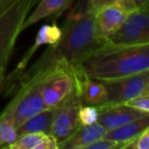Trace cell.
<instances>
[{"instance_id":"obj_1","label":"cell","mask_w":149,"mask_h":149,"mask_svg":"<svg viewBox=\"0 0 149 149\" xmlns=\"http://www.w3.org/2000/svg\"><path fill=\"white\" fill-rule=\"evenodd\" d=\"M60 29L61 36L58 42L49 46L29 70H24L17 80L15 91L22 83L54 62L63 60L78 65L86 56L106 43V40L100 39L95 34L94 13L90 9L89 0H78Z\"/></svg>"},{"instance_id":"obj_2","label":"cell","mask_w":149,"mask_h":149,"mask_svg":"<svg viewBox=\"0 0 149 149\" xmlns=\"http://www.w3.org/2000/svg\"><path fill=\"white\" fill-rule=\"evenodd\" d=\"M78 65L88 77L100 81L149 70V44L125 46L106 42Z\"/></svg>"},{"instance_id":"obj_3","label":"cell","mask_w":149,"mask_h":149,"mask_svg":"<svg viewBox=\"0 0 149 149\" xmlns=\"http://www.w3.org/2000/svg\"><path fill=\"white\" fill-rule=\"evenodd\" d=\"M32 78L37 79L39 83L40 93L46 108L54 109L66 100L79 96L78 65L58 60Z\"/></svg>"},{"instance_id":"obj_4","label":"cell","mask_w":149,"mask_h":149,"mask_svg":"<svg viewBox=\"0 0 149 149\" xmlns=\"http://www.w3.org/2000/svg\"><path fill=\"white\" fill-rule=\"evenodd\" d=\"M46 109L40 93L37 79L31 78L19 85L15 97L9 101L1 114L8 118L15 128H19L28 118Z\"/></svg>"},{"instance_id":"obj_5","label":"cell","mask_w":149,"mask_h":149,"mask_svg":"<svg viewBox=\"0 0 149 149\" xmlns=\"http://www.w3.org/2000/svg\"><path fill=\"white\" fill-rule=\"evenodd\" d=\"M39 0H17L0 15V63L9 62L23 24Z\"/></svg>"},{"instance_id":"obj_6","label":"cell","mask_w":149,"mask_h":149,"mask_svg":"<svg viewBox=\"0 0 149 149\" xmlns=\"http://www.w3.org/2000/svg\"><path fill=\"white\" fill-rule=\"evenodd\" d=\"M149 8L134 9L127 15L120 27L106 38L113 45L149 44Z\"/></svg>"},{"instance_id":"obj_7","label":"cell","mask_w":149,"mask_h":149,"mask_svg":"<svg viewBox=\"0 0 149 149\" xmlns=\"http://www.w3.org/2000/svg\"><path fill=\"white\" fill-rule=\"evenodd\" d=\"M101 82L105 87L108 104H122L141 94L149 93V70Z\"/></svg>"},{"instance_id":"obj_8","label":"cell","mask_w":149,"mask_h":149,"mask_svg":"<svg viewBox=\"0 0 149 149\" xmlns=\"http://www.w3.org/2000/svg\"><path fill=\"white\" fill-rule=\"evenodd\" d=\"M60 36H61V29L56 25V23H52L50 25H44L43 27H41V29L38 31L33 45L26 51V53L22 57L21 62L17 65V68L9 76H5L4 86H3L2 90L5 96L15 93L17 80L24 72L25 68H27L30 59L33 57L35 52L43 45H55L58 42V40L60 39Z\"/></svg>"},{"instance_id":"obj_9","label":"cell","mask_w":149,"mask_h":149,"mask_svg":"<svg viewBox=\"0 0 149 149\" xmlns=\"http://www.w3.org/2000/svg\"><path fill=\"white\" fill-rule=\"evenodd\" d=\"M82 102L80 97L74 96L54 108V116L50 134L55 138L57 143L68 138L81 126L78 114Z\"/></svg>"},{"instance_id":"obj_10","label":"cell","mask_w":149,"mask_h":149,"mask_svg":"<svg viewBox=\"0 0 149 149\" xmlns=\"http://www.w3.org/2000/svg\"><path fill=\"white\" fill-rule=\"evenodd\" d=\"M130 13L124 4L118 2L109 3L99 7L94 13L95 34L100 39L106 40L120 27Z\"/></svg>"},{"instance_id":"obj_11","label":"cell","mask_w":149,"mask_h":149,"mask_svg":"<svg viewBox=\"0 0 149 149\" xmlns=\"http://www.w3.org/2000/svg\"><path fill=\"white\" fill-rule=\"evenodd\" d=\"M98 120L99 123L106 131H109L116 127H120L129 122L140 118L149 113L140 111L125 104H102L97 106Z\"/></svg>"},{"instance_id":"obj_12","label":"cell","mask_w":149,"mask_h":149,"mask_svg":"<svg viewBox=\"0 0 149 149\" xmlns=\"http://www.w3.org/2000/svg\"><path fill=\"white\" fill-rule=\"evenodd\" d=\"M78 93L83 105L99 106L106 103V90L102 82L88 77L79 65Z\"/></svg>"},{"instance_id":"obj_13","label":"cell","mask_w":149,"mask_h":149,"mask_svg":"<svg viewBox=\"0 0 149 149\" xmlns=\"http://www.w3.org/2000/svg\"><path fill=\"white\" fill-rule=\"evenodd\" d=\"M106 130L99 124L94 123L91 125H81L68 138L58 143L57 148L60 149H86L87 146L102 138Z\"/></svg>"},{"instance_id":"obj_14","label":"cell","mask_w":149,"mask_h":149,"mask_svg":"<svg viewBox=\"0 0 149 149\" xmlns=\"http://www.w3.org/2000/svg\"><path fill=\"white\" fill-rule=\"evenodd\" d=\"M74 0H39L35 10L27 17L23 24V31L32 25L47 17H57L64 10L70 8Z\"/></svg>"},{"instance_id":"obj_15","label":"cell","mask_w":149,"mask_h":149,"mask_svg":"<svg viewBox=\"0 0 149 149\" xmlns=\"http://www.w3.org/2000/svg\"><path fill=\"white\" fill-rule=\"evenodd\" d=\"M149 128V114L129 122L120 127H116L109 131H106L103 138L122 143V149H125L126 145L138 136L145 129Z\"/></svg>"},{"instance_id":"obj_16","label":"cell","mask_w":149,"mask_h":149,"mask_svg":"<svg viewBox=\"0 0 149 149\" xmlns=\"http://www.w3.org/2000/svg\"><path fill=\"white\" fill-rule=\"evenodd\" d=\"M57 141L51 134L28 133L21 135L5 149H58Z\"/></svg>"},{"instance_id":"obj_17","label":"cell","mask_w":149,"mask_h":149,"mask_svg":"<svg viewBox=\"0 0 149 149\" xmlns=\"http://www.w3.org/2000/svg\"><path fill=\"white\" fill-rule=\"evenodd\" d=\"M53 116L54 109L46 108V109L42 110L39 113L28 118L19 128H17V137L24 134H28V133H46V134H50Z\"/></svg>"},{"instance_id":"obj_18","label":"cell","mask_w":149,"mask_h":149,"mask_svg":"<svg viewBox=\"0 0 149 149\" xmlns=\"http://www.w3.org/2000/svg\"><path fill=\"white\" fill-rule=\"evenodd\" d=\"M17 138V128L8 118L0 113V148L5 149L7 145L15 142Z\"/></svg>"},{"instance_id":"obj_19","label":"cell","mask_w":149,"mask_h":149,"mask_svg":"<svg viewBox=\"0 0 149 149\" xmlns=\"http://www.w3.org/2000/svg\"><path fill=\"white\" fill-rule=\"evenodd\" d=\"M79 120L81 125H91L97 122L98 120V108L97 106L83 105L79 108Z\"/></svg>"},{"instance_id":"obj_20","label":"cell","mask_w":149,"mask_h":149,"mask_svg":"<svg viewBox=\"0 0 149 149\" xmlns=\"http://www.w3.org/2000/svg\"><path fill=\"white\" fill-rule=\"evenodd\" d=\"M122 104H125L127 106H130L135 109H138L140 111L149 113V93L141 94L139 96L132 98L128 101L124 102Z\"/></svg>"},{"instance_id":"obj_21","label":"cell","mask_w":149,"mask_h":149,"mask_svg":"<svg viewBox=\"0 0 149 149\" xmlns=\"http://www.w3.org/2000/svg\"><path fill=\"white\" fill-rule=\"evenodd\" d=\"M149 148V128L145 129L138 136L126 145L125 149H148Z\"/></svg>"},{"instance_id":"obj_22","label":"cell","mask_w":149,"mask_h":149,"mask_svg":"<svg viewBox=\"0 0 149 149\" xmlns=\"http://www.w3.org/2000/svg\"><path fill=\"white\" fill-rule=\"evenodd\" d=\"M114 2H118V3L124 4L130 11L135 9L132 0H89V6H90V9H91L93 13H95L99 7L103 6V5H106V4H109V3H114Z\"/></svg>"},{"instance_id":"obj_23","label":"cell","mask_w":149,"mask_h":149,"mask_svg":"<svg viewBox=\"0 0 149 149\" xmlns=\"http://www.w3.org/2000/svg\"><path fill=\"white\" fill-rule=\"evenodd\" d=\"M122 143L116 142V141L109 140L106 138H100L87 146L86 149H122Z\"/></svg>"},{"instance_id":"obj_24","label":"cell","mask_w":149,"mask_h":149,"mask_svg":"<svg viewBox=\"0 0 149 149\" xmlns=\"http://www.w3.org/2000/svg\"><path fill=\"white\" fill-rule=\"evenodd\" d=\"M8 62H3L0 63V94L2 93L3 86H4V80H5V72Z\"/></svg>"},{"instance_id":"obj_25","label":"cell","mask_w":149,"mask_h":149,"mask_svg":"<svg viewBox=\"0 0 149 149\" xmlns=\"http://www.w3.org/2000/svg\"><path fill=\"white\" fill-rule=\"evenodd\" d=\"M135 9H143L149 8L148 7V0H132Z\"/></svg>"}]
</instances>
